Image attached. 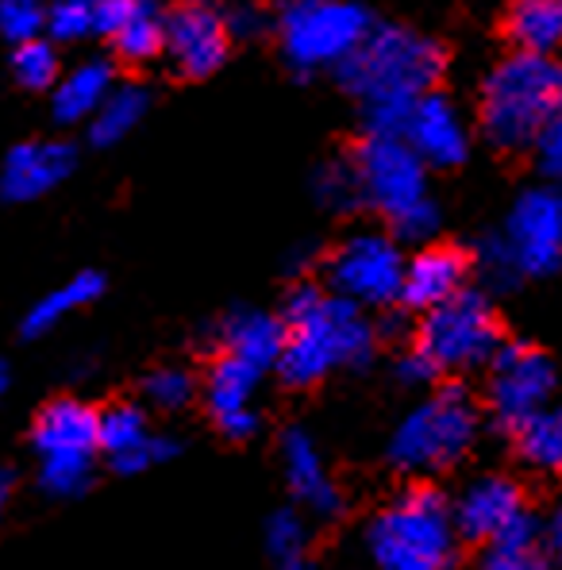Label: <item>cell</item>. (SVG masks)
<instances>
[{
    "label": "cell",
    "instance_id": "cell-1",
    "mask_svg": "<svg viewBox=\"0 0 562 570\" xmlns=\"http://www.w3.org/2000/svg\"><path fill=\"white\" fill-rule=\"evenodd\" d=\"M447 55L435 39L413 28H374L366 43L339 66V81L351 97L363 100L374 136H401L413 105L435 94Z\"/></svg>",
    "mask_w": 562,
    "mask_h": 570
},
{
    "label": "cell",
    "instance_id": "cell-2",
    "mask_svg": "<svg viewBox=\"0 0 562 570\" xmlns=\"http://www.w3.org/2000/svg\"><path fill=\"white\" fill-rule=\"evenodd\" d=\"M285 347L278 358V374L293 390L321 385L328 374L347 371V366L371 363L377 332L366 321L363 305L324 293L321 285L300 282L285 297Z\"/></svg>",
    "mask_w": 562,
    "mask_h": 570
},
{
    "label": "cell",
    "instance_id": "cell-3",
    "mask_svg": "<svg viewBox=\"0 0 562 570\" xmlns=\"http://www.w3.org/2000/svg\"><path fill=\"white\" fill-rule=\"evenodd\" d=\"M562 112V62L555 55H516L501 58L482 81V136L497 150H532L551 116Z\"/></svg>",
    "mask_w": 562,
    "mask_h": 570
},
{
    "label": "cell",
    "instance_id": "cell-4",
    "mask_svg": "<svg viewBox=\"0 0 562 570\" xmlns=\"http://www.w3.org/2000/svg\"><path fill=\"white\" fill-rule=\"evenodd\" d=\"M459 540L455 505L435 485H405L366 528V551L377 570H451Z\"/></svg>",
    "mask_w": 562,
    "mask_h": 570
},
{
    "label": "cell",
    "instance_id": "cell-5",
    "mask_svg": "<svg viewBox=\"0 0 562 570\" xmlns=\"http://www.w3.org/2000/svg\"><path fill=\"white\" fill-rule=\"evenodd\" d=\"M358 174L363 205L390 220L393 236L408 243H424L440 232V208L427 193L432 166L408 147L405 136H366L351 155Z\"/></svg>",
    "mask_w": 562,
    "mask_h": 570
},
{
    "label": "cell",
    "instance_id": "cell-6",
    "mask_svg": "<svg viewBox=\"0 0 562 570\" xmlns=\"http://www.w3.org/2000/svg\"><path fill=\"white\" fill-rule=\"evenodd\" d=\"M477 440V405L463 385H443L401 416L390 435V463L405 474H435L463 463Z\"/></svg>",
    "mask_w": 562,
    "mask_h": 570
},
{
    "label": "cell",
    "instance_id": "cell-7",
    "mask_svg": "<svg viewBox=\"0 0 562 570\" xmlns=\"http://www.w3.org/2000/svg\"><path fill=\"white\" fill-rule=\"evenodd\" d=\"M562 266V189L535 186L516 197L505 228L482 247V271L497 285L548 278Z\"/></svg>",
    "mask_w": 562,
    "mask_h": 570
},
{
    "label": "cell",
    "instance_id": "cell-8",
    "mask_svg": "<svg viewBox=\"0 0 562 570\" xmlns=\"http://www.w3.org/2000/svg\"><path fill=\"white\" fill-rule=\"evenodd\" d=\"M274 28L293 70L321 73L339 70L366 43L374 23L355 0H285Z\"/></svg>",
    "mask_w": 562,
    "mask_h": 570
},
{
    "label": "cell",
    "instance_id": "cell-9",
    "mask_svg": "<svg viewBox=\"0 0 562 570\" xmlns=\"http://www.w3.org/2000/svg\"><path fill=\"white\" fill-rule=\"evenodd\" d=\"M39 485L50 498H78L100 455V413L78 397H55L31 424Z\"/></svg>",
    "mask_w": 562,
    "mask_h": 570
},
{
    "label": "cell",
    "instance_id": "cell-10",
    "mask_svg": "<svg viewBox=\"0 0 562 570\" xmlns=\"http://www.w3.org/2000/svg\"><path fill=\"white\" fill-rule=\"evenodd\" d=\"M416 347L435 363L440 374H466L490 366L501 351V324L485 293L463 289L443 305L427 308Z\"/></svg>",
    "mask_w": 562,
    "mask_h": 570
},
{
    "label": "cell",
    "instance_id": "cell-11",
    "mask_svg": "<svg viewBox=\"0 0 562 570\" xmlns=\"http://www.w3.org/2000/svg\"><path fill=\"white\" fill-rule=\"evenodd\" d=\"M408 258L401 255L397 236L385 232H355L343 239L328 258L332 293L355 301L363 308H385L401 301Z\"/></svg>",
    "mask_w": 562,
    "mask_h": 570
},
{
    "label": "cell",
    "instance_id": "cell-12",
    "mask_svg": "<svg viewBox=\"0 0 562 570\" xmlns=\"http://www.w3.org/2000/svg\"><path fill=\"white\" fill-rule=\"evenodd\" d=\"M555 393V363L532 343H501L490 363V409L501 428L528 424L551 405Z\"/></svg>",
    "mask_w": 562,
    "mask_h": 570
},
{
    "label": "cell",
    "instance_id": "cell-13",
    "mask_svg": "<svg viewBox=\"0 0 562 570\" xmlns=\"http://www.w3.org/2000/svg\"><path fill=\"white\" fill-rule=\"evenodd\" d=\"M231 47L228 16L213 4H181L166 20V55L181 78H208L224 66Z\"/></svg>",
    "mask_w": 562,
    "mask_h": 570
},
{
    "label": "cell",
    "instance_id": "cell-14",
    "mask_svg": "<svg viewBox=\"0 0 562 570\" xmlns=\"http://www.w3.org/2000/svg\"><path fill=\"white\" fill-rule=\"evenodd\" d=\"M78 166V150L62 139H28L16 142L0 166V197L4 200H39L58 189Z\"/></svg>",
    "mask_w": 562,
    "mask_h": 570
},
{
    "label": "cell",
    "instance_id": "cell-15",
    "mask_svg": "<svg viewBox=\"0 0 562 570\" xmlns=\"http://www.w3.org/2000/svg\"><path fill=\"white\" fill-rule=\"evenodd\" d=\"M266 371H258L255 363H243L235 355H216L213 371L205 382V405L213 424L220 428L228 440H250L258 432V413H255V393Z\"/></svg>",
    "mask_w": 562,
    "mask_h": 570
},
{
    "label": "cell",
    "instance_id": "cell-16",
    "mask_svg": "<svg viewBox=\"0 0 562 570\" xmlns=\"http://www.w3.org/2000/svg\"><path fill=\"white\" fill-rule=\"evenodd\" d=\"M282 471L285 485L293 490L305 513L321 517V521H332V517L343 513V490L332 478L328 463H324V451L313 440V432L289 428L282 435Z\"/></svg>",
    "mask_w": 562,
    "mask_h": 570
},
{
    "label": "cell",
    "instance_id": "cell-17",
    "mask_svg": "<svg viewBox=\"0 0 562 570\" xmlns=\"http://www.w3.org/2000/svg\"><path fill=\"white\" fill-rule=\"evenodd\" d=\"M174 451H178V443L150 432L147 413L139 405L116 401V405L100 409V455H108L112 471L139 474L170 459Z\"/></svg>",
    "mask_w": 562,
    "mask_h": 570
},
{
    "label": "cell",
    "instance_id": "cell-18",
    "mask_svg": "<svg viewBox=\"0 0 562 570\" xmlns=\"http://www.w3.org/2000/svg\"><path fill=\"white\" fill-rule=\"evenodd\" d=\"M455 524L459 535L470 543H490L505 532L509 524L520 521L528 513L524 493L513 478L505 474H482L474 482H466V490L455 501Z\"/></svg>",
    "mask_w": 562,
    "mask_h": 570
},
{
    "label": "cell",
    "instance_id": "cell-19",
    "mask_svg": "<svg viewBox=\"0 0 562 570\" xmlns=\"http://www.w3.org/2000/svg\"><path fill=\"white\" fill-rule=\"evenodd\" d=\"M166 20L170 12H162L158 0H100L97 36H105L124 62L142 66L166 55Z\"/></svg>",
    "mask_w": 562,
    "mask_h": 570
},
{
    "label": "cell",
    "instance_id": "cell-20",
    "mask_svg": "<svg viewBox=\"0 0 562 570\" xmlns=\"http://www.w3.org/2000/svg\"><path fill=\"white\" fill-rule=\"evenodd\" d=\"M401 136L408 139V147H413L427 166H440V170L459 166L470 150V131H466L463 112L440 94H427L416 100Z\"/></svg>",
    "mask_w": 562,
    "mask_h": 570
},
{
    "label": "cell",
    "instance_id": "cell-21",
    "mask_svg": "<svg viewBox=\"0 0 562 570\" xmlns=\"http://www.w3.org/2000/svg\"><path fill=\"white\" fill-rule=\"evenodd\" d=\"M470 263L459 247L447 243H427L416 250L405 266V285H401V305L413 308V313H427V308L443 305L455 293L466 289Z\"/></svg>",
    "mask_w": 562,
    "mask_h": 570
},
{
    "label": "cell",
    "instance_id": "cell-22",
    "mask_svg": "<svg viewBox=\"0 0 562 570\" xmlns=\"http://www.w3.org/2000/svg\"><path fill=\"white\" fill-rule=\"evenodd\" d=\"M216 340H220L224 355L255 363L258 371H278L285 347V321L274 313H263V308H235V313L224 316Z\"/></svg>",
    "mask_w": 562,
    "mask_h": 570
},
{
    "label": "cell",
    "instance_id": "cell-23",
    "mask_svg": "<svg viewBox=\"0 0 562 570\" xmlns=\"http://www.w3.org/2000/svg\"><path fill=\"white\" fill-rule=\"evenodd\" d=\"M112 89V62L108 58H86L73 70H66L58 86L50 89V112H55L58 124H89Z\"/></svg>",
    "mask_w": 562,
    "mask_h": 570
},
{
    "label": "cell",
    "instance_id": "cell-24",
    "mask_svg": "<svg viewBox=\"0 0 562 570\" xmlns=\"http://www.w3.org/2000/svg\"><path fill=\"white\" fill-rule=\"evenodd\" d=\"M505 36L528 55H555L562 50V0H513Z\"/></svg>",
    "mask_w": 562,
    "mask_h": 570
},
{
    "label": "cell",
    "instance_id": "cell-25",
    "mask_svg": "<svg viewBox=\"0 0 562 570\" xmlns=\"http://www.w3.org/2000/svg\"><path fill=\"white\" fill-rule=\"evenodd\" d=\"M100 293H105V278H100L97 271L73 274L70 282H62L58 289H50L47 297H39L36 305L28 308V316H23V335H28V340H36V335L55 332L66 316H73V313H81L86 305H93Z\"/></svg>",
    "mask_w": 562,
    "mask_h": 570
},
{
    "label": "cell",
    "instance_id": "cell-26",
    "mask_svg": "<svg viewBox=\"0 0 562 570\" xmlns=\"http://www.w3.org/2000/svg\"><path fill=\"white\" fill-rule=\"evenodd\" d=\"M540 521L532 513H524L513 521L497 540L485 543V563L482 570H548V559L540 551Z\"/></svg>",
    "mask_w": 562,
    "mask_h": 570
},
{
    "label": "cell",
    "instance_id": "cell-27",
    "mask_svg": "<svg viewBox=\"0 0 562 570\" xmlns=\"http://www.w3.org/2000/svg\"><path fill=\"white\" fill-rule=\"evenodd\" d=\"M147 105H150V97L142 86H116L105 105L97 108L93 120H89V139H93L97 147L120 142L124 136H131V131L142 124Z\"/></svg>",
    "mask_w": 562,
    "mask_h": 570
},
{
    "label": "cell",
    "instance_id": "cell-28",
    "mask_svg": "<svg viewBox=\"0 0 562 570\" xmlns=\"http://www.w3.org/2000/svg\"><path fill=\"white\" fill-rule=\"evenodd\" d=\"M516 451L528 466L562 474V405H548L516 428Z\"/></svg>",
    "mask_w": 562,
    "mask_h": 570
},
{
    "label": "cell",
    "instance_id": "cell-29",
    "mask_svg": "<svg viewBox=\"0 0 562 570\" xmlns=\"http://www.w3.org/2000/svg\"><path fill=\"white\" fill-rule=\"evenodd\" d=\"M12 73L23 89H55L58 78H62L55 39H28V43H16Z\"/></svg>",
    "mask_w": 562,
    "mask_h": 570
},
{
    "label": "cell",
    "instance_id": "cell-30",
    "mask_svg": "<svg viewBox=\"0 0 562 570\" xmlns=\"http://www.w3.org/2000/svg\"><path fill=\"white\" fill-rule=\"evenodd\" d=\"M100 28V0H55L47 8V31L55 43H78L97 36Z\"/></svg>",
    "mask_w": 562,
    "mask_h": 570
},
{
    "label": "cell",
    "instance_id": "cell-31",
    "mask_svg": "<svg viewBox=\"0 0 562 570\" xmlns=\"http://www.w3.org/2000/svg\"><path fill=\"white\" fill-rule=\"evenodd\" d=\"M142 397L147 405H155L158 413H178L197 397V382L186 366H158L142 379Z\"/></svg>",
    "mask_w": 562,
    "mask_h": 570
},
{
    "label": "cell",
    "instance_id": "cell-32",
    "mask_svg": "<svg viewBox=\"0 0 562 570\" xmlns=\"http://www.w3.org/2000/svg\"><path fill=\"white\" fill-rule=\"evenodd\" d=\"M266 548H270V556H278L282 563L305 559L308 517L300 513V509H278V513H270V521H266Z\"/></svg>",
    "mask_w": 562,
    "mask_h": 570
},
{
    "label": "cell",
    "instance_id": "cell-33",
    "mask_svg": "<svg viewBox=\"0 0 562 570\" xmlns=\"http://www.w3.org/2000/svg\"><path fill=\"white\" fill-rule=\"evenodd\" d=\"M47 28V4L43 0H0V31L12 43H28L39 39V31Z\"/></svg>",
    "mask_w": 562,
    "mask_h": 570
},
{
    "label": "cell",
    "instance_id": "cell-34",
    "mask_svg": "<svg viewBox=\"0 0 562 570\" xmlns=\"http://www.w3.org/2000/svg\"><path fill=\"white\" fill-rule=\"evenodd\" d=\"M316 197L328 208H351L363 205V193H358V174L355 163H328L321 174H316Z\"/></svg>",
    "mask_w": 562,
    "mask_h": 570
},
{
    "label": "cell",
    "instance_id": "cell-35",
    "mask_svg": "<svg viewBox=\"0 0 562 570\" xmlns=\"http://www.w3.org/2000/svg\"><path fill=\"white\" fill-rule=\"evenodd\" d=\"M532 158L543 178L562 181V112L551 116V124L540 131V139L532 142Z\"/></svg>",
    "mask_w": 562,
    "mask_h": 570
},
{
    "label": "cell",
    "instance_id": "cell-36",
    "mask_svg": "<svg viewBox=\"0 0 562 570\" xmlns=\"http://www.w3.org/2000/svg\"><path fill=\"white\" fill-rule=\"evenodd\" d=\"M228 16V28H231V39H255L258 31L266 28V12L258 4H250V0H239V4H231V12H224Z\"/></svg>",
    "mask_w": 562,
    "mask_h": 570
},
{
    "label": "cell",
    "instance_id": "cell-37",
    "mask_svg": "<svg viewBox=\"0 0 562 570\" xmlns=\"http://www.w3.org/2000/svg\"><path fill=\"white\" fill-rule=\"evenodd\" d=\"M397 379L405 382V385H427V382L440 379V371H435V363L424 355L421 347H413V351H408V355H401V363H397Z\"/></svg>",
    "mask_w": 562,
    "mask_h": 570
},
{
    "label": "cell",
    "instance_id": "cell-38",
    "mask_svg": "<svg viewBox=\"0 0 562 570\" xmlns=\"http://www.w3.org/2000/svg\"><path fill=\"white\" fill-rule=\"evenodd\" d=\"M543 543H548V551H551V559L562 567V505L551 513V521H548V532H543Z\"/></svg>",
    "mask_w": 562,
    "mask_h": 570
},
{
    "label": "cell",
    "instance_id": "cell-39",
    "mask_svg": "<svg viewBox=\"0 0 562 570\" xmlns=\"http://www.w3.org/2000/svg\"><path fill=\"white\" fill-rule=\"evenodd\" d=\"M8 498H12V474H8L4 466H0V521H4Z\"/></svg>",
    "mask_w": 562,
    "mask_h": 570
},
{
    "label": "cell",
    "instance_id": "cell-40",
    "mask_svg": "<svg viewBox=\"0 0 562 570\" xmlns=\"http://www.w3.org/2000/svg\"><path fill=\"white\" fill-rule=\"evenodd\" d=\"M282 570H313L305 563V559H289V563H282Z\"/></svg>",
    "mask_w": 562,
    "mask_h": 570
},
{
    "label": "cell",
    "instance_id": "cell-41",
    "mask_svg": "<svg viewBox=\"0 0 562 570\" xmlns=\"http://www.w3.org/2000/svg\"><path fill=\"white\" fill-rule=\"evenodd\" d=\"M4 390H8V366L0 363V397H4Z\"/></svg>",
    "mask_w": 562,
    "mask_h": 570
},
{
    "label": "cell",
    "instance_id": "cell-42",
    "mask_svg": "<svg viewBox=\"0 0 562 570\" xmlns=\"http://www.w3.org/2000/svg\"><path fill=\"white\" fill-rule=\"evenodd\" d=\"M186 4H208V0H186Z\"/></svg>",
    "mask_w": 562,
    "mask_h": 570
}]
</instances>
